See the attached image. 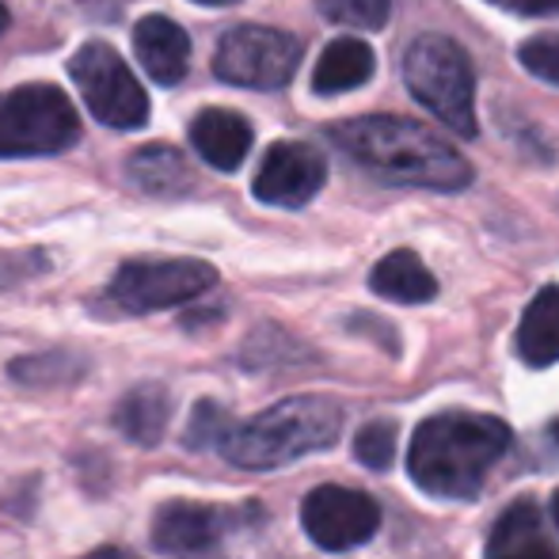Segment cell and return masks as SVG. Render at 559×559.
<instances>
[{
  "label": "cell",
  "mask_w": 559,
  "mask_h": 559,
  "mask_svg": "<svg viewBox=\"0 0 559 559\" xmlns=\"http://www.w3.org/2000/svg\"><path fill=\"white\" fill-rule=\"evenodd\" d=\"M332 141L392 187H423V191H461L472 183V164L445 145L430 126L396 115H366L332 126Z\"/></svg>",
  "instance_id": "obj_1"
},
{
  "label": "cell",
  "mask_w": 559,
  "mask_h": 559,
  "mask_svg": "<svg viewBox=\"0 0 559 559\" xmlns=\"http://www.w3.org/2000/svg\"><path fill=\"white\" fill-rule=\"evenodd\" d=\"M510 427L495 415L438 412L415 427L407 476L430 499H472L510 449Z\"/></svg>",
  "instance_id": "obj_2"
},
{
  "label": "cell",
  "mask_w": 559,
  "mask_h": 559,
  "mask_svg": "<svg viewBox=\"0 0 559 559\" xmlns=\"http://www.w3.org/2000/svg\"><path fill=\"white\" fill-rule=\"evenodd\" d=\"M343 435V407L328 396H289L266 412L236 423L217 453L248 472H271L324 453Z\"/></svg>",
  "instance_id": "obj_3"
},
{
  "label": "cell",
  "mask_w": 559,
  "mask_h": 559,
  "mask_svg": "<svg viewBox=\"0 0 559 559\" xmlns=\"http://www.w3.org/2000/svg\"><path fill=\"white\" fill-rule=\"evenodd\" d=\"M404 84L456 138H476V76L468 53L445 35H419L404 53Z\"/></svg>",
  "instance_id": "obj_4"
},
{
  "label": "cell",
  "mask_w": 559,
  "mask_h": 559,
  "mask_svg": "<svg viewBox=\"0 0 559 559\" xmlns=\"http://www.w3.org/2000/svg\"><path fill=\"white\" fill-rule=\"evenodd\" d=\"M76 138L81 118L58 84H20L0 96V156H50Z\"/></svg>",
  "instance_id": "obj_5"
},
{
  "label": "cell",
  "mask_w": 559,
  "mask_h": 559,
  "mask_svg": "<svg viewBox=\"0 0 559 559\" xmlns=\"http://www.w3.org/2000/svg\"><path fill=\"white\" fill-rule=\"evenodd\" d=\"M214 286L217 271L202 259H130L115 271L107 301L122 317H148L199 301Z\"/></svg>",
  "instance_id": "obj_6"
},
{
  "label": "cell",
  "mask_w": 559,
  "mask_h": 559,
  "mask_svg": "<svg viewBox=\"0 0 559 559\" xmlns=\"http://www.w3.org/2000/svg\"><path fill=\"white\" fill-rule=\"evenodd\" d=\"M69 73H73V84L81 88V99L96 115V122L111 126V130H141L148 122L145 88L130 73L122 53H115V46H81L69 61Z\"/></svg>",
  "instance_id": "obj_7"
},
{
  "label": "cell",
  "mask_w": 559,
  "mask_h": 559,
  "mask_svg": "<svg viewBox=\"0 0 559 559\" xmlns=\"http://www.w3.org/2000/svg\"><path fill=\"white\" fill-rule=\"evenodd\" d=\"M301 66V43L274 27H233L217 43L214 73L225 84L255 92H278L294 81Z\"/></svg>",
  "instance_id": "obj_8"
},
{
  "label": "cell",
  "mask_w": 559,
  "mask_h": 559,
  "mask_svg": "<svg viewBox=\"0 0 559 559\" xmlns=\"http://www.w3.org/2000/svg\"><path fill=\"white\" fill-rule=\"evenodd\" d=\"M248 522V510L214 507L194 499H168L153 514V548L168 559H222L225 545L240 525Z\"/></svg>",
  "instance_id": "obj_9"
},
{
  "label": "cell",
  "mask_w": 559,
  "mask_h": 559,
  "mask_svg": "<svg viewBox=\"0 0 559 559\" xmlns=\"http://www.w3.org/2000/svg\"><path fill=\"white\" fill-rule=\"evenodd\" d=\"M301 525L312 545L324 552H350V548H361L377 537L381 507L373 502V495L358 491V487L324 484L305 495Z\"/></svg>",
  "instance_id": "obj_10"
},
{
  "label": "cell",
  "mask_w": 559,
  "mask_h": 559,
  "mask_svg": "<svg viewBox=\"0 0 559 559\" xmlns=\"http://www.w3.org/2000/svg\"><path fill=\"white\" fill-rule=\"evenodd\" d=\"M324 179H328V164L317 145H305V141H278V145L266 148L251 191H255V199L266 202V206L297 210V206H309V202L317 199Z\"/></svg>",
  "instance_id": "obj_11"
},
{
  "label": "cell",
  "mask_w": 559,
  "mask_h": 559,
  "mask_svg": "<svg viewBox=\"0 0 559 559\" xmlns=\"http://www.w3.org/2000/svg\"><path fill=\"white\" fill-rule=\"evenodd\" d=\"M133 50H138L141 69L164 88L179 84L191 69V38L168 15H145L133 27Z\"/></svg>",
  "instance_id": "obj_12"
},
{
  "label": "cell",
  "mask_w": 559,
  "mask_h": 559,
  "mask_svg": "<svg viewBox=\"0 0 559 559\" xmlns=\"http://www.w3.org/2000/svg\"><path fill=\"white\" fill-rule=\"evenodd\" d=\"M191 145L217 171H236L251 153V126L228 107H206L191 122Z\"/></svg>",
  "instance_id": "obj_13"
},
{
  "label": "cell",
  "mask_w": 559,
  "mask_h": 559,
  "mask_svg": "<svg viewBox=\"0 0 559 559\" xmlns=\"http://www.w3.org/2000/svg\"><path fill=\"white\" fill-rule=\"evenodd\" d=\"M171 412H176V400H171V392L164 384H138V389H130L115 404L111 423L126 442L153 449L168 435Z\"/></svg>",
  "instance_id": "obj_14"
},
{
  "label": "cell",
  "mask_w": 559,
  "mask_h": 559,
  "mask_svg": "<svg viewBox=\"0 0 559 559\" xmlns=\"http://www.w3.org/2000/svg\"><path fill=\"white\" fill-rule=\"evenodd\" d=\"M484 559H559L545 525H540V510L530 499H518L514 507L502 510L487 537Z\"/></svg>",
  "instance_id": "obj_15"
},
{
  "label": "cell",
  "mask_w": 559,
  "mask_h": 559,
  "mask_svg": "<svg viewBox=\"0 0 559 559\" xmlns=\"http://www.w3.org/2000/svg\"><path fill=\"white\" fill-rule=\"evenodd\" d=\"M369 289L384 301H396V305H427L438 297V278L427 271L415 251L400 248V251H389L381 263L373 266L369 274Z\"/></svg>",
  "instance_id": "obj_16"
},
{
  "label": "cell",
  "mask_w": 559,
  "mask_h": 559,
  "mask_svg": "<svg viewBox=\"0 0 559 559\" xmlns=\"http://www.w3.org/2000/svg\"><path fill=\"white\" fill-rule=\"evenodd\" d=\"M377 73V58L361 38H335L324 46L317 69H312V88L317 96H343L354 92Z\"/></svg>",
  "instance_id": "obj_17"
},
{
  "label": "cell",
  "mask_w": 559,
  "mask_h": 559,
  "mask_svg": "<svg viewBox=\"0 0 559 559\" xmlns=\"http://www.w3.org/2000/svg\"><path fill=\"white\" fill-rule=\"evenodd\" d=\"M518 354L525 366L548 369L559 361V286H545L518 324Z\"/></svg>",
  "instance_id": "obj_18"
},
{
  "label": "cell",
  "mask_w": 559,
  "mask_h": 559,
  "mask_svg": "<svg viewBox=\"0 0 559 559\" xmlns=\"http://www.w3.org/2000/svg\"><path fill=\"white\" fill-rule=\"evenodd\" d=\"M88 373V358L76 350H66V346H53V350H38V354H23L8 366V377L23 389H66V384L84 381Z\"/></svg>",
  "instance_id": "obj_19"
},
{
  "label": "cell",
  "mask_w": 559,
  "mask_h": 559,
  "mask_svg": "<svg viewBox=\"0 0 559 559\" xmlns=\"http://www.w3.org/2000/svg\"><path fill=\"white\" fill-rule=\"evenodd\" d=\"M126 176H130V183L138 187V191L156 194V199L183 194V191H191V183H194L183 156H179L176 148H164V145L133 153L130 164H126Z\"/></svg>",
  "instance_id": "obj_20"
},
{
  "label": "cell",
  "mask_w": 559,
  "mask_h": 559,
  "mask_svg": "<svg viewBox=\"0 0 559 559\" xmlns=\"http://www.w3.org/2000/svg\"><path fill=\"white\" fill-rule=\"evenodd\" d=\"M320 15L354 31H381L389 23L392 0H317Z\"/></svg>",
  "instance_id": "obj_21"
},
{
  "label": "cell",
  "mask_w": 559,
  "mask_h": 559,
  "mask_svg": "<svg viewBox=\"0 0 559 559\" xmlns=\"http://www.w3.org/2000/svg\"><path fill=\"white\" fill-rule=\"evenodd\" d=\"M233 427H236V419L217 404V400H199L191 412V423H187L183 442L191 449H222L225 435Z\"/></svg>",
  "instance_id": "obj_22"
},
{
  "label": "cell",
  "mask_w": 559,
  "mask_h": 559,
  "mask_svg": "<svg viewBox=\"0 0 559 559\" xmlns=\"http://www.w3.org/2000/svg\"><path fill=\"white\" fill-rule=\"evenodd\" d=\"M354 456L373 472L389 468L392 456H396V423H389V419L366 423V427L358 430V438H354Z\"/></svg>",
  "instance_id": "obj_23"
},
{
  "label": "cell",
  "mask_w": 559,
  "mask_h": 559,
  "mask_svg": "<svg viewBox=\"0 0 559 559\" xmlns=\"http://www.w3.org/2000/svg\"><path fill=\"white\" fill-rule=\"evenodd\" d=\"M518 58H522V66L530 69L533 76H540L545 84H556L559 88V35L530 38V43H522Z\"/></svg>",
  "instance_id": "obj_24"
},
{
  "label": "cell",
  "mask_w": 559,
  "mask_h": 559,
  "mask_svg": "<svg viewBox=\"0 0 559 559\" xmlns=\"http://www.w3.org/2000/svg\"><path fill=\"white\" fill-rule=\"evenodd\" d=\"M491 4L518 15H559V0H491Z\"/></svg>",
  "instance_id": "obj_25"
},
{
  "label": "cell",
  "mask_w": 559,
  "mask_h": 559,
  "mask_svg": "<svg viewBox=\"0 0 559 559\" xmlns=\"http://www.w3.org/2000/svg\"><path fill=\"white\" fill-rule=\"evenodd\" d=\"M84 559H138V556H133V552H126V548L104 545V548H96V552H88Z\"/></svg>",
  "instance_id": "obj_26"
},
{
  "label": "cell",
  "mask_w": 559,
  "mask_h": 559,
  "mask_svg": "<svg viewBox=\"0 0 559 559\" xmlns=\"http://www.w3.org/2000/svg\"><path fill=\"white\" fill-rule=\"evenodd\" d=\"M199 4H210V8H222V4H236V0H199Z\"/></svg>",
  "instance_id": "obj_27"
},
{
  "label": "cell",
  "mask_w": 559,
  "mask_h": 559,
  "mask_svg": "<svg viewBox=\"0 0 559 559\" xmlns=\"http://www.w3.org/2000/svg\"><path fill=\"white\" fill-rule=\"evenodd\" d=\"M552 518H556V530H559V491L552 495Z\"/></svg>",
  "instance_id": "obj_28"
},
{
  "label": "cell",
  "mask_w": 559,
  "mask_h": 559,
  "mask_svg": "<svg viewBox=\"0 0 559 559\" xmlns=\"http://www.w3.org/2000/svg\"><path fill=\"white\" fill-rule=\"evenodd\" d=\"M4 27H8V8L0 4V31H4Z\"/></svg>",
  "instance_id": "obj_29"
},
{
  "label": "cell",
  "mask_w": 559,
  "mask_h": 559,
  "mask_svg": "<svg viewBox=\"0 0 559 559\" xmlns=\"http://www.w3.org/2000/svg\"><path fill=\"white\" fill-rule=\"evenodd\" d=\"M552 438H556V445H559V419L552 423Z\"/></svg>",
  "instance_id": "obj_30"
}]
</instances>
